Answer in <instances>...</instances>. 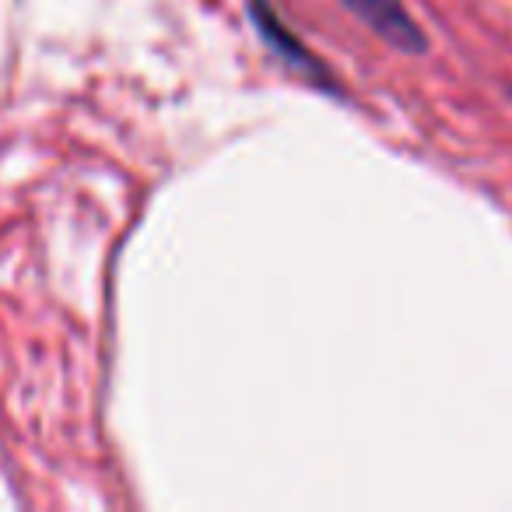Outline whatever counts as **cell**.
Listing matches in <instances>:
<instances>
[{
  "label": "cell",
  "instance_id": "cell-2",
  "mask_svg": "<svg viewBox=\"0 0 512 512\" xmlns=\"http://www.w3.org/2000/svg\"><path fill=\"white\" fill-rule=\"evenodd\" d=\"M337 4L369 32H376L390 50L407 53V57H421L428 50L425 32L404 8V0H337Z\"/></svg>",
  "mask_w": 512,
  "mask_h": 512
},
{
  "label": "cell",
  "instance_id": "cell-1",
  "mask_svg": "<svg viewBox=\"0 0 512 512\" xmlns=\"http://www.w3.org/2000/svg\"><path fill=\"white\" fill-rule=\"evenodd\" d=\"M246 15H249V22H253L256 36H260V43H264L288 71H295L302 81H309L316 92L330 95V99H344V85L337 81V74L281 22V15L274 11L271 0H246Z\"/></svg>",
  "mask_w": 512,
  "mask_h": 512
}]
</instances>
